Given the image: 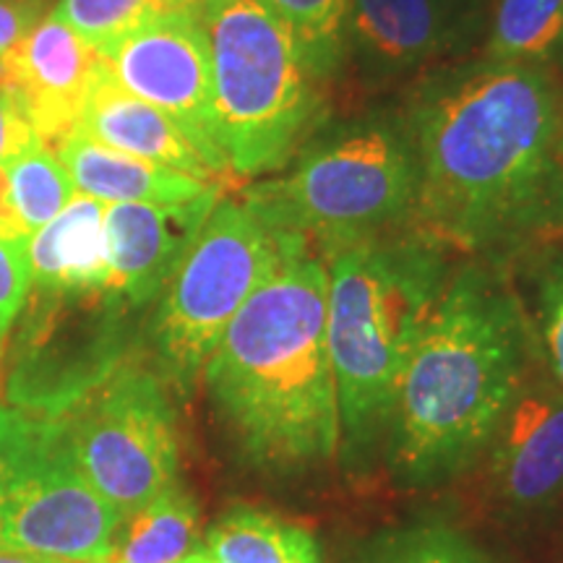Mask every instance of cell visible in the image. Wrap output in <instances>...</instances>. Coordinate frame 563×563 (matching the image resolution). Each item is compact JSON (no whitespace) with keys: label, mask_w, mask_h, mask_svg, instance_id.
<instances>
[{"label":"cell","mask_w":563,"mask_h":563,"mask_svg":"<svg viewBox=\"0 0 563 563\" xmlns=\"http://www.w3.org/2000/svg\"><path fill=\"white\" fill-rule=\"evenodd\" d=\"M559 100L551 70L519 63L422 76L399 112L418 165L410 228L498 269L563 241Z\"/></svg>","instance_id":"1"},{"label":"cell","mask_w":563,"mask_h":563,"mask_svg":"<svg viewBox=\"0 0 563 563\" xmlns=\"http://www.w3.org/2000/svg\"><path fill=\"white\" fill-rule=\"evenodd\" d=\"M327 292L321 253L298 241L235 313L201 371L238 456L274 483L319 475L340 460Z\"/></svg>","instance_id":"2"},{"label":"cell","mask_w":563,"mask_h":563,"mask_svg":"<svg viewBox=\"0 0 563 563\" xmlns=\"http://www.w3.org/2000/svg\"><path fill=\"white\" fill-rule=\"evenodd\" d=\"M538 365L506 269L473 258L454 266L394 394L384 441L394 481L428 490L473 470Z\"/></svg>","instance_id":"3"},{"label":"cell","mask_w":563,"mask_h":563,"mask_svg":"<svg viewBox=\"0 0 563 563\" xmlns=\"http://www.w3.org/2000/svg\"><path fill=\"white\" fill-rule=\"evenodd\" d=\"M327 340L340 407V460L361 475L384 454L394 394L446 290L449 251L412 228L321 249Z\"/></svg>","instance_id":"4"},{"label":"cell","mask_w":563,"mask_h":563,"mask_svg":"<svg viewBox=\"0 0 563 563\" xmlns=\"http://www.w3.org/2000/svg\"><path fill=\"white\" fill-rule=\"evenodd\" d=\"M418 165L402 115L373 112L316 131L300 152L253 183L241 201L272 230L316 251L410 228Z\"/></svg>","instance_id":"5"},{"label":"cell","mask_w":563,"mask_h":563,"mask_svg":"<svg viewBox=\"0 0 563 563\" xmlns=\"http://www.w3.org/2000/svg\"><path fill=\"white\" fill-rule=\"evenodd\" d=\"M217 144L235 178L279 173L319 131L327 81L262 0H203Z\"/></svg>","instance_id":"6"},{"label":"cell","mask_w":563,"mask_h":563,"mask_svg":"<svg viewBox=\"0 0 563 563\" xmlns=\"http://www.w3.org/2000/svg\"><path fill=\"white\" fill-rule=\"evenodd\" d=\"M300 235L272 230L241 199L214 203L186 258L154 300L150 342L154 371L167 389L188 399L209 355Z\"/></svg>","instance_id":"7"},{"label":"cell","mask_w":563,"mask_h":563,"mask_svg":"<svg viewBox=\"0 0 563 563\" xmlns=\"http://www.w3.org/2000/svg\"><path fill=\"white\" fill-rule=\"evenodd\" d=\"M121 525L81 473L63 418L0 405V551L110 563Z\"/></svg>","instance_id":"8"},{"label":"cell","mask_w":563,"mask_h":563,"mask_svg":"<svg viewBox=\"0 0 563 563\" xmlns=\"http://www.w3.org/2000/svg\"><path fill=\"white\" fill-rule=\"evenodd\" d=\"M60 418L81 473L123 519L180 481L178 426L157 371L125 357Z\"/></svg>","instance_id":"9"},{"label":"cell","mask_w":563,"mask_h":563,"mask_svg":"<svg viewBox=\"0 0 563 563\" xmlns=\"http://www.w3.org/2000/svg\"><path fill=\"white\" fill-rule=\"evenodd\" d=\"M110 292L79 295L34 287L11 355V407L60 418L121 365L129 352L123 316Z\"/></svg>","instance_id":"10"},{"label":"cell","mask_w":563,"mask_h":563,"mask_svg":"<svg viewBox=\"0 0 563 563\" xmlns=\"http://www.w3.org/2000/svg\"><path fill=\"white\" fill-rule=\"evenodd\" d=\"M100 58L125 91L178 125L217 180L232 175L217 144L214 81L201 9L146 21Z\"/></svg>","instance_id":"11"},{"label":"cell","mask_w":563,"mask_h":563,"mask_svg":"<svg viewBox=\"0 0 563 563\" xmlns=\"http://www.w3.org/2000/svg\"><path fill=\"white\" fill-rule=\"evenodd\" d=\"M483 32L485 0H352L344 63L384 87L464 53Z\"/></svg>","instance_id":"12"},{"label":"cell","mask_w":563,"mask_h":563,"mask_svg":"<svg viewBox=\"0 0 563 563\" xmlns=\"http://www.w3.org/2000/svg\"><path fill=\"white\" fill-rule=\"evenodd\" d=\"M493 504L511 519L545 517L563 504V389L532 371L485 449Z\"/></svg>","instance_id":"13"},{"label":"cell","mask_w":563,"mask_h":563,"mask_svg":"<svg viewBox=\"0 0 563 563\" xmlns=\"http://www.w3.org/2000/svg\"><path fill=\"white\" fill-rule=\"evenodd\" d=\"M222 186L186 203H108L110 295L129 311L150 306L178 269Z\"/></svg>","instance_id":"14"},{"label":"cell","mask_w":563,"mask_h":563,"mask_svg":"<svg viewBox=\"0 0 563 563\" xmlns=\"http://www.w3.org/2000/svg\"><path fill=\"white\" fill-rule=\"evenodd\" d=\"M100 66V53L51 13L0 58V76L42 144L55 152L74 133Z\"/></svg>","instance_id":"15"},{"label":"cell","mask_w":563,"mask_h":563,"mask_svg":"<svg viewBox=\"0 0 563 563\" xmlns=\"http://www.w3.org/2000/svg\"><path fill=\"white\" fill-rule=\"evenodd\" d=\"M74 133L131 157L157 162L207 183H220L178 125L154 104L125 91L112 79L104 63L97 70Z\"/></svg>","instance_id":"16"},{"label":"cell","mask_w":563,"mask_h":563,"mask_svg":"<svg viewBox=\"0 0 563 563\" xmlns=\"http://www.w3.org/2000/svg\"><path fill=\"white\" fill-rule=\"evenodd\" d=\"M55 154L76 194L102 203H186L220 186L157 162L131 157L76 133L63 139Z\"/></svg>","instance_id":"17"},{"label":"cell","mask_w":563,"mask_h":563,"mask_svg":"<svg viewBox=\"0 0 563 563\" xmlns=\"http://www.w3.org/2000/svg\"><path fill=\"white\" fill-rule=\"evenodd\" d=\"M104 209L108 203L76 194L55 220L34 232L30 238V266L37 290L110 292Z\"/></svg>","instance_id":"18"},{"label":"cell","mask_w":563,"mask_h":563,"mask_svg":"<svg viewBox=\"0 0 563 563\" xmlns=\"http://www.w3.org/2000/svg\"><path fill=\"white\" fill-rule=\"evenodd\" d=\"M201 545L220 563H323L311 530L249 504L224 509Z\"/></svg>","instance_id":"19"},{"label":"cell","mask_w":563,"mask_h":563,"mask_svg":"<svg viewBox=\"0 0 563 563\" xmlns=\"http://www.w3.org/2000/svg\"><path fill=\"white\" fill-rule=\"evenodd\" d=\"M201 511L180 481L123 519L110 563H180L199 548Z\"/></svg>","instance_id":"20"},{"label":"cell","mask_w":563,"mask_h":563,"mask_svg":"<svg viewBox=\"0 0 563 563\" xmlns=\"http://www.w3.org/2000/svg\"><path fill=\"white\" fill-rule=\"evenodd\" d=\"M485 58L563 68V0H496L485 26Z\"/></svg>","instance_id":"21"},{"label":"cell","mask_w":563,"mask_h":563,"mask_svg":"<svg viewBox=\"0 0 563 563\" xmlns=\"http://www.w3.org/2000/svg\"><path fill=\"white\" fill-rule=\"evenodd\" d=\"M342 563H504L473 534L443 519L389 527L350 551Z\"/></svg>","instance_id":"22"},{"label":"cell","mask_w":563,"mask_h":563,"mask_svg":"<svg viewBox=\"0 0 563 563\" xmlns=\"http://www.w3.org/2000/svg\"><path fill=\"white\" fill-rule=\"evenodd\" d=\"M3 165L9 170L13 203L30 235L55 220L76 196L74 183L66 167L60 165L58 154L42 141L19 152L16 157L5 159Z\"/></svg>","instance_id":"23"},{"label":"cell","mask_w":563,"mask_h":563,"mask_svg":"<svg viewBox=\"0 0 563 563\" xmlns=\"http://www.w3.org/2000/svg\"><path fill=\"white\" fill-rule=\"evenodd\" d=\"M203 0H60L53 16L68 24L97 53L121 42L146 21L175 11H199Z\"/></svg>","instance_id":"24"},{"label":"cell","mask_w":563,"mask_h":563,"mask_svg":"<svg viewBox=\"0 0 563 563\" xmlns=\"http://www.w3.org/2000/svg\"><path fill=\"white\" fill-rule=\"evenodd\" d=\"M295 34L323 81H332L344 66V37L352 0H262Z\"/></svg>","instance_id":"25"},{"label":"cell","mask_w":563,"mask_h":563,"mask_svg":"<svg viewBox=\"0 0 563 563\" xmlns=\"http://www.w3.org/2000/svg\"><path fill=\"white\" fill-rule=\"evenodd\" d=\"M534 350L551 382L563 389V253L540 262L532 279V306L527 308Z\"/></svg>","instance_id":"26"},{"label":"cell","mask_w":563,"mask_h":563,"mask_svg":"<svg viewBox=\"0 0 563 563\" xmlns=\"http://www.w3.org/2000/svg\"><path fill=\"white\" fill-rule=\"evenodd\" d=\"M30 285V238H0V342L24 308Z\"/></svg>","instance_id":"27"},{"label":"cell","mask_w":563,"mask_h":563,"mask_svg":"<svg viewBox=\"0 0 563 563\" xmlns=\"http://www.w3.org/2000/svg\"><path fill=\"white\" fill-rule=\"evenodd\" d=\"M37 141V131L32 129L26 112L21 110L16 95L0 76V162L16 157L19 152L30 150Z\"/></svg>","instance_id":"28"},{"label":"cell","mask_w":563,"mask_h":563,"mask_svg":"<svg viewBox=\"0 0 563 563\" xmlns=\"http://www.w3.org/2000/svg\"><path fill=\"white\" fill-rule=\"evenodd\" d=\"M47 11V0H0V58L30 34Z\"/></svg>","instance_id":"29"},{"label":"cell","mask_w":563,"mask_h":563,"mask_svg":"<svg viewBox=\"0 0 563 563\" xmlns=\"http://www.w3.org/2000/svg\"><path fill=\"white\" fill-rule=\"evenodd\" d=\"M0 238H32L21 222L16 203H13L9 170L0 162Z\"/></svg>","instance_id":"30"},{"label":"cell","mask_w":563,"mask_h":563,"mask_svg":"<svg viewBox=\"0 0 563 563\" xmlns=\"http://www.w3.org/2000/svg\"><path fill=\"white\" fill-rule=\"evenodd\" d=\"M0 563H66V561L45 559V555H30V553H11V551H0Z\"/></svg>","instance_id":"31"},{"label":"cell","mask_w":563,"mask_h":563,"mask_svg":"<svg viewBox=\"0 0 563 563\" xmlns=\"http://www.w3.org/2000/svg\"><path fill=\"white\" fill-rule=\"evenodd\" d=\"M180 563H220V561H217L214 555H211V553L207 551V548L199 545V548H196V551L188 553L186 559H183Z\"/></svg>","instance_id":"32"},{"label":"cell","mask_w":563,"mask_h":563,"mask_svg":"<svg viewBox=\"0 0 563 563\" xmlns=\"http://www.w3.org/2000/svg\"><path fill=\"white\" fill-rule=\"evenodd\" d=\"M555 144H559V154H561V159H563V95H561V100H559V139H555Z\"/></svg>","instance_id":"33"},{"label":"cell","mask_w":563,"mask_h":563,"mask_svg":"<svg viewBox=\"0 0 563 563\" xmlns=\"http://www.w3.org/2000/svg\"><path fill=\"white\" fill-rule=\"evenodd\" d=\"M559 563H563V559H561V561H559Z\"/></svg>","instance_id":"34"}]
</instances>
